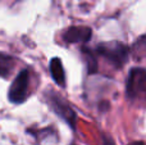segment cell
<instances>
[{"instance_id":"cell-9","label":"cell","mask_w":146,"mask_h":145,"mask_svg":"<svg viewBox=\"0 0 146 145\" xmlns=\"http://www.w3.org/2000/svg\"><path fill=\"white\" fill-rule=\"evenodd\" d=\"M103 145H115V144H114V141L111 140L110 138L104 136V138H103Z\"/></svg>"},{"instance_id":"cell-10","label":"cell","mask_w":146,"mask_h":145,"mask_svg":"<svg viewBox=\"0 0 146 145\" xmlns=\"http://www.w3.org/2000/svg\"><path fill=\"white\" fill-rule=\"evenodd\" d=\"M129 145H145L144 141H135V143H131Z\"/></svg>"},{"instance_id":"cell-8","label":"cell","mask_w":146,"mask_h":145,"mask_svg":"<svg viewBox=\"0 0 146 145\" xmlns=\"http://www.w3.org/2000/svg\"><path fill=\"white\" fill-rule=\"evenodd\" d=\"M82 53L86 58V62H87V71L88 74H94L98 72V62H96V57L95 53H94L91 49L88 48H82Z\"/></svg>"},{"instance_id":"cell-6","label":"cell","mask_w":146,"mask_h":145,"mask_svg":"<svg viewBox=\"0 0 146 145\" xmlns=\"http://www.w3.org/2000/svg\"><path fill=\"white\" fill-rule=\"evenodd\" d=\"M50 73L53 80L59 85V86H66V74H64V68L62 61L59 58H53L50 61Z\"/></svg>"},{"instance_id":"cell-3","label":"cell","mask_w":146,"mask_h":145,"mask_svg":"<svg viewBox=\"0 0 146 145\" xmlns=\"http://www.w3.org/2000/svg\"><path fill=\"white\" fill-rule=\"evenodd\" d=\"M146 91V71L142 67H135L129 71L126 82V94L129 99H137Z\"/></svg>"},{"instance_id":"cell-1","label":"cell","mask_w":146,"mask_h":145,"mask_svg":"<svg viewBox=\"0 0 146 145\" xmlns=\"http://www.w3.org/2000/svg\"><path fill=\"white\" fill-rule=\"evenodd\" d=\"M96 54L105 57L110 63H113L117 68H121L127 62L129 55V49L127 45L119 41H110V43H101L96 46Z\"/></svg>"},{"instance_id":"cell-2","label":"cell","mask_w":146,"mask_h":145,"mask_svg":"<svg viewBox=\"0 0 146 145\" xmlns=\"http://www.w3.org/2000/svg\"><path fill=\"white\" fill-rule=\"evenodd\" d=\"M46 103L49 107L59 116L63 121H66L69 125L72 130H76V121H77V116L76 112L71 108V105L66 102L62 96H59L55 91H49L45 94Z\"/></svg>"},{"instance_id":"cell-7","label":"cell","mask_w":146,"mask_h":145,"mask_svg":"<svg viewBox=\"0 0 146 145\" xmlns=\"http://www.w3.org/2000/svg\"><path fill=\"white\" fill-rule=\"evenodd\" d=\"M14 67H15V61L13 57L4 53H0V77L9 78Z\"/></svg>"},{"instance_id":"cell-4","label":"cell","mask_w":146,"mask_h":145,"mask_svg":"<svg viewBox=\"0 0 146 145\" xmlns=\"http://www.w3.org/2000/svg\"><path fill=\"white\" fill-rule=\"evenodd\" d=\"M28 86H30V73L27 69H22L14 78L9 89L8 98L13 104H21L27 99Z\"/></svg>"},{"instance_id":"cell-5","label":"cell","mask_w":146,"mask_h":145,"mask_svg":"<svg viewBox=\"0 0 146 145\" xmlns=\"http://www.w3.org/2000/svg\"><path fill=\"white\" fill-rule=\"evenodd\" d=\"M92 36V31L90 27L86 26H73L69 27L63 33V40L67 44H78V43H87Z\"/></svg>"}]
</instances>
